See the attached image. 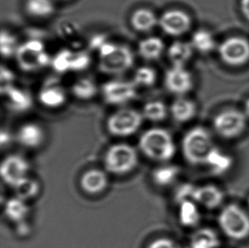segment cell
Wrapping results in <instances>:
<instances>
[{
    "instance_id": "1",
    "label": "cell",
    "mask_w": 249,
    "mask_h": 248,
    "mask_svg": "<svg viewBox=\"0 0 249 248\" xmlns=\"http://www.w3.org/2000/svg\"><path fill=\"white\" fill-rule=\"evenodd\" d=\"M99 68L104 73L118 75L129 70L135 62L131 49L122 44L111 43L107 39L98 47Z\"/></svg>"
},
{
    "instance_id": "2",
    "label": "cell",
    "mask_w": 249,
    "mask_h": 248,
    "mask_svg": "<svg viewBox=\"0 0 249 248\" xmlns=\"http://www.w3.org/2000/svg\"><path fill=\"white\" fill-rule=\"evenodd\" d=\"M139 147L145 157L158 161H169L176 152L171 134L161 127L145 131L140 138Z\"/></svg>"
},
{
    "instance_id": "3",
    "label": "cell",
    "mask_w": 249,
    "mask_h": 248,
    "mask_svg": "<svg viewBox=\"0 0 249 248\" xmlns=\"http://www.w3.org/2000/svg\"><path fill=\"white\" fill-rule=\"evenodd\" d=\"M211 134L206 128L195 127L189 130L182 141V151L185 160L192 165H205L214 149Z\"/></svg>"
},
{
    "instance_id": "4",
    "label": "cell",
    "mask_w": 249,
    "mask_h": 248,
    "mask_svg": "<svg viewBox=\"0 0 249 248\" xmlns=\"http://www.w3.org/2000/svg\"><path fill=\"white\" fill-rule=\"evenodd\" d=\"M223 233L233 240H243L249 235V215L236 204L227 205L219 215Z\"/></svg>"
},
{
    "instance_id": "5",
    "label": "cell",
    "mask_w": 249,
    "mask_h": 248,
    "mask_svg": "<svg viewBox=\"0 0 249 248\" xmlns=\"http://www.w3.org/2000/svg\"><path fill=\"white\" fill-rule=\"evenodd\" d=\"M138 164V154L135 148L128 144H115L105 155L106 170L113 175L128 174Z\"/></svg>"
},
{
    "instance_id": "6",
    "label": "cell",
    "mask_w": 249,
    "mask_h": 248,
    "mask_svg": "<svg viewBox=\"0 0 249 248\" xmlns=\"http://www.w3.org/2000/svg\"><path fill=\"white\" fill-rule=\"evenodd\" d=\"M17 63L21 70L32 72L43 69L51 64L52 59L41 41L32 39L20 44L17 50Z\"/></svg>"
},
{
    "instance_id": "7",
    "label": "cell",
    "mask_w": 249,
    "mask_h": 248,
    "mask_svg": "<svg viewBox=\"0 0 249 248\" xmlns=\"http://www.w3.org/2000/svg\"><path fill=\"white\" fill-rule=\"evenodd\" d=\"M144 117L140 111L124 108L115 111L107 121V130L116 137H128L135 134L142 126Z\"/></svg>"
},
{
    "instance_id": "8",
    "label": "cell",
    "mask_w": 249,
    "mask_h": 248,
    "mask_svg": "<svg viewBox=\"0 0 249 248\" xmlns=\"http://www.w3.org/2000/svg\"><path fill=\"white\" fill-rule=\"evenodd\" d=\"M247 126V116L236 109H227L219 112L213 119L216 134L225 139H234L243 134Z\"/></svg>"
},
{
    "instance_id": "9",
    "label": "cell",
    "mask_w": 249,
    "mask_h": 248,
    "mask_svg": "<svg viewBox=\"0 0 249 248\" xmlns=\"http://www.w3.org/2000/svg\"><path fill=\"white\" fill-rule=\"evenodd\" d=\"M220 60L229 67H239L249 62V42L242 37H231L219 46Z\"/></svg>"
},
{
    "instance_id": "10",
    "label": "cell",
    "mask_w": 249,
    "mask_h": 248,
    "mask_svg": "<svg viewBox=\"0 0 249 248\" xmlns=\"http://www.w3.org/2000/svg\"><path fill=\"white\" fill-rule=\"evenodd\" d=\"M104 101L112 106H122L133 101L137 94L134 82L123 80L108 81L101 88Z\"/></svg>"
},
{
    "instance_id": "11",
    "label": "cell",
    "mask_w": 249,
    "mask_h": 248,
    "mask_svg": "<svg viewBox=\"0 0 249 248\" xmlns=\"http://www.w3.org/2000/svg\"><path fill=\"white\" fill-rule=\"evenodd\" d=\"M159 25L166 34L172 37H180L192 27V18L181 10H168L159 19Z\"/></svg>"
},
{
    "instance_id": "12",
    "label": "cell",
    "mask_w": 249,
    "mask_h": 248,
    "mask_svg": "<svg viewBox=\"0 0 249 248\" xmlns=\"http://www.w3.org/2000/svg\"><path fill=\"white\" fill-rule=\"evenodd\" d=\"M29 169L30 166L25 158L18 155H11L2 161L0 174L3 182L14 188L28 177Z\"/></svg>"
},
{
    "instance_id": "13",
    "label": "cell",
    "mask_w": 249,
    "mask_h": 248,
    "mask_svg": "<svg viewBox=\"0 0 249 248\" xmlns=\"http://www.w3.org/2000/svg\"><path fill=\"white\" fill-rule=\"evenodd\" d=\"M164 84L170 93L183 96L192 90L194 82L192 73L185 67L173 66L166 72Z\"/></svg>"
},
{
    "instance_id": "14",
    "label": "cell",
    "mask_w": 249,
    "mask_h": 248,
    "mask_svg": "<svg viewBox=\"0 0 249 248\" xmlns=\"http://www.w3.org/2000/svg\"><path fill=\"white\" fill-rule=\"evenodd\" d=\"M38 101L45 107H61L67 101L66 90L56 81H49L39 91Z\"/></svg>"
},
{
    "instance_id": "15",
    "label": "cell",
    "mask_w": 249,
    "mask_h": 248,
    "mask_svg": "<svg viewBox=\"0 0 249 248\" xmlns=\"http://www.w3.org/2000/svg\"><path fill=\"white\" fill-rule=\"evenodd\" d=\"M193 201L207 209H214L222 204L224 193L214 185H204L196 187Z\"/></svg>"
},
{
    "instance_id": "16",
    "label": "cell",
    "mask_w": 249,
    "mask_h": 248,
    "mask_svg": "<svg viewBox=\"0 0 249 248\" xmlns=\"http://www.w3.org/2000/svg\"><path fill=\"white\" fill-rule=\"evenodd\" d=\"M44 131L40 125L27 123L20 126L17 131V141L21 145L27 148H37L44 141Z\"/></svg>"
},
{
    "instance_id": "17",
    "label": "cell",
    "mask_w": 249,
    "mask_h": 248,
    "mask_svg": "<svg viewBox=\"0 0 249 248\" xmlns=\"http://www.w3.org/2000/svg\"><path fill=\"white\" fill-rule=\"evenodd\" d=\"M80 185L88 194H100L107 187V175L100 169H90L82 176Z\"/></svg>"
},
{
    "instance_id": "18",
    "label": "cell",
    "mask_w": 249,
    "mask_h": 248,
    "mask_svg": "<svg viewBox=\"0 0 249 248\" xmlns=\"http://www.w3.org/2000/svg\"><path fill=\"white\" fill-rule=\"evenodd\" d=\"M2 94L5 97L8 107L16 112H25L33 106L31 94L19 88L13 86Z\"/></svg>"
},
{
    "instance_id": "19",
    "label": "cell",
    "mask_w": 249,
    "mask_h": 248,
    "mask_svg": "<svg viewBox=\"0 0 249 248\" xmlns=\"http://www.w3.org/2000/svg\"><path fill=\"white\" fill-rule=\"evenodd\" d=\"M130 24L138 33H148L159 24V19L152 10L140 8L132 13Z\"/></svg>"
},
{
    "instance_id": "20",
    "label": "cell",
    "mask_w": 249,
    "mask_h": 248,
    "mask_svg": "<svg viewBox=\"0 0 249 248\" xmlns=\"http://www.w3.org/2000/svg\"><path fill=\"white\" fill-rule=\"evenodd\" d=\"M170 112L175 121L186 123L195 117L196 106L191 100L179 96L172 103Z\"/></svg>"
},
{
    "instance_id": "21",
    "label": "cell",
    "mask_w": 249,
    "mask_h": 248,
    "mask_svg": "<svg viewBox=\"0 0 249 248\" xmlns=\"http://www.w3.org/2000/svg\"><path fill=\"white\" fill-rule=\"evenodd\" d=\"M194 48L192 44L183 41H175L168 48V56L173 66L185 67L192 59Z\"/></svg>"
},
{
    "instance_id": "22",
    "label": "cell",
    "mask_w": 249,
    "mask_h": 248,
    "mask_svg": "<svg viewBox=\"0 0 249 248\" xmlns=\"http://www.w3.org/2000/svg\"><path fill=\"white\" fill-rule=\"evenodd\" d=\"M164 49V42L159 37L144 38L138 45L139 54L146 61L159 60L162 56Z\"/></svg>"
},
{
    "instance_id": "23",
    "label": "cell",
    "mask_w": 249,
    "mask_h": 248,
    "mask_svg": "<svg viewBox=\"0 0 249 248\" xmlns=\"http://www.w3.org/2000/svg\"><path fill=\"white\" fill-rule=\"evenodd\" d=\"M232 158L224 153L219 148L214 147L206 161L205 166L210 169L213 175L226 174L232 167Z\"/></svg>"
},
{
    "instance_id": "24",
    "label": "cell",
    "mask_w": 249,
    "mask_h": 248,
    "mask_svg": "<svg viewBox=\"0 0 249 248\" xmlns=\"http://www.w3.org/2000/svg\"><path fill=\"white\" fill-rule=\"evenodd\" d=\"M53 0H27L25 10L27 15L36 19H46L54 13Z\"/></svg>"
},
{
    "instance_id": "25",
    "label": "cell",
    "mask_w": 249,
    "mask_h": 248,
    "mask_svg": "<svg viewBox=\"0 0 249 248\" xmlns=\"http://www.w3.org/2000/svg\"><path fill=\"white\" fill-rule=\"evenodd\" d=\"M29 213V208L27 201L20 198H10L5 203L4 214L8 219L15 223H21Z\"/></svg>"
},
{
    "instance_id": "26",
    "label": "cell",
    "mask_w": 249,
    "mask_h": 248,
    "mask_svg": "<svg viewBox=\"0 0 249 248\" xmlns=\"http://www.w3.org/2000/svg\"><path fill=\"white\" fill-rule=\"evenodd\" d=\"M220 245L219 236L211 229H201L191 238V248H218Z\"/></svg>"
},
{
    "instance_id": "27",
    "label": "cell",
    "mask_w": 249,
    "mask_h": 248,
    "mask_svg": "<svg viewBox=\"0 0 249 248\" xmlns=\"http://www.w3.org/2000/svg\"><path fill=\"white\" fill-rule=\"evenodd\" d=\"M71 93L80 101H89L97 94L96 84L89 77H82L71 86Z\"/></svg>"
},
{
    "instance_id": "28",
    "label": "cell",
    "mask_w": 249,
    "mask_h": 248,
    "mask_svg": "<svg viewBox=\"0 0 249 248\" xmlns=\"http://www.w3.org/2000/svg\"><path fill=\"white\" fill-rule=\"evenodd\" d=\"M179 221L186 227H193L201 218L197 203L194 201H185L179 203Z\"/></svg>"
},
{
    "instance_id": "29",
    "label": "cell",
    "mask_w": 249,
    "mask_h": 248,
    "mask_svg": "<svg viewBox=\"0 0 249 248\" xmlns=\"http://www.w3.org/2000/svg\"><path fill=\"white\" fill-rule=\"evenodd\" d=\"M192 47L202 54H208L214 50L215 39L213 34L206 29L196 31L192 37Z\"/></svg>"
},
{
    "instance_id": "30",
    "label": "cell",
    "mask_w": 249,
    "mask_h": 248,
    "mask_svg": "<svg viewBox=\"0 0 249 248\" xmlns=\"http://www.w3.org/2000/svg\"><path fill=\"white\" fill-rule=\"evenodd\" d=\"M178 175V168L172 165H166L156 168L152 173V179L156 185L164 187L174 183Z\"/></svg>"
},
{
    "instance_id": "31",
    "label": "cell",
    "mask_w": 249,
    "mask_h": 248,
    "mask_svg": "<svg viewBox=\"0 0 249 248\" xmlns=\"http://www.w3.org/2000/svg\"><path fill=\"white\" fill-rule=\"evenodd\" d=\"M143 117L149 121H163L168 115V108L162 101H149L144 106Z\"/></svg>"
},
{
    "instance_id": "32",
    "label": "cell",
    "mask_w": 249,
    "mask_h": 248,
    "mask_svg": "<svg viewBox=\"0 0 249 248\" xmlns=\"http://www.w3.org/2000/svg\"><path fill=\"white\" fill-rule=\"evenodd\" d=\"M40 190V186L37 181L33 178L27 177L22 181L18 183L15 187L14 191L16 192L17 197L22 199L24 201L30 200L35 197Z\"/></svg>"
},
{
    "instance_id": "33",
    "label": "cell",
    "mask_w": 249,
    "mask_h": 248,
    "mask_svg": "<svg viewBox=\"0 0 249 248\" xmlns=\"http://www.w3.org/2000/svg\"><path fill=\"white\" fill-rule=\"evenodd\" d=\"M73 51L63 49L52 58L51 66L58 73H67L71 71V57Z\"/></svg>"
},
{
    "instance_id": "34",
    "label": "cell",
    "mask_w": 249,
    "mask_h": 248,
    "mask_svg": "<svg viewBox=\"0 0 249 248\" xmlns=\"http://www.w3.org/2000/svg\"><path fill=\"white\" fill-rule=\"evenodd\" d=\"M157 82V72L152 67L138 68L134 75V84L141 87H152Z\"/></svg>"
},
{
    "instance_id": "35",
    "label": "cell",
    "mask_w": 249,
    "mask_h": 248,
    "mask_svg": "<svg viewBox=\"0 0 249 248\" xmlns=\"http://www.w3.org/2000/svg\"><path fill=\"white\" fill-rule=\"evenodd\" d=\"M58 34L62 39L73 44H78L81 37L78 26L70 20H64L59 24Z\"/></svg>"
},
{
    "instance_id": "36",
    "label": "cell",
    "mask_w": 249,
    "mask_h": 248,
    "mask_svg": "<svg viewBox=\"0 0 249 248\" xmlns=\"http://www.w3.org/2000/svg\"><path fill=\"white\" fill-rule=\"evenodd\" d=\"M0 47L1 54L3 57L10 58L17 54L19 44L17 42V37L9 31L3 30L1 32L0 37Z\"/></svg>"
},
{
    "instance_id": "37",
    "label": "cell",
    "mask_w": 249,
    "mask_h": 248,
    "mask_svg": "<svg viewBox=\"0 0 249 248\" xmlns=\"http://www.w3.org/2000/svg\"><path fill=\"white\" fill-rule=\"evenodd\" d=\"M90 56L86 51H73L71 58V71H81L90 64Z\"/></svg>"
},
{
    "instance_id": "38",
    "label": "cell",
    "mask_w": 249,
    "mask_h": 248,
    "mask_svg": "<svg viewBox=\"0 0 249 248\" xmlns=\"http://www.w3.org/2000/svg\"><path fill=\"white\" fill-rule=\"evenodd\" d=\"M15 75L13 71L4 66L1 67V93L3 94L9 89L14 86Z\"/></svg>"
},
{
    "instance_id": "39",
    "label": "cell",
    "mask_w": 249,
    "mask_h": 248,
    "mask_svg": "<svg viewBox=\"0 0 249 248\" xmlns=\"http://www.w3.org/2000/svg\"><path fill=\"white\" fill-rule=\"evenodd\" d=\"M195 188L190 185H182L181 187L178 188V191L176 193V201H178V204L183 201H193Z\"/></svg>"
},
{
    "instance_id": "40",
    "label": "cell",
    "mask_w": 249,
    "mask_h": 248,
    "mask_svg": "<svg viewBox=\"0 0 249 248\" xmlns=\"http://www.w3.org/2000/svg\"><path fill=\"white\" fill-rule=\"evenodd\" d=\"M147 248H177V247L170 239L159 238L153 241Z\"/></svg>"
},
{
    "instance_id": "41",
    "label": "cell",
    "mask_w": 249,
    "mask_h": 248,
    "mask_svg": "<svg viewBox=\"0 0 249 248\" xmlns=\"http://www.w3.org/2000/svg\"><path fill=\"white\" fill-rule=\"evenodd\" d=\"M240 9L243 17L249 21V0H240Z\"/></svg>"
},
{
    "instance_id": "42",
    "label": "cell",
    "mask_w": 249,
    "mask_h": 248,
    "mask_svg": "<svg viewBox=\"0 0 249 248\" xmlns=\"http://www.w3.org/2000/svg\"><path fill=\"white\" fill-rule=\"evenodd\" d=\"M1 144L4 145L7 144L10 141V135L8 132H2L1 133Z\"/></svg>"
},
{
    "instance_id": "43",
    "label": "cell",
    "mask_w": 249,
    "mask_h": 248,
    "mask_svg": "<svg viewBox=\"0 0 249 248\" xmlns=\"http://www.w3.org/2000/svg\"><path fill=\"white\" fill-rule=\"evenodd\" d=\"M244 113L246 114L247 118H249V99L245 103V107H244Z\"/></svg>"
},
{
    "instance_id": "44",
    "label": "cell",
    "mask_w": 249,
    "mask_h": 248,
    "mask_svg": "<svg viewBox=\"0 0 249 248\" xmlns=\"http://www.w3.org/2000/svg\"><path fill=\"white\" fill-rule=\"evenodd\" d=\"M248 207H249V199H248Z\"/></svg>"
}]
</instances>
